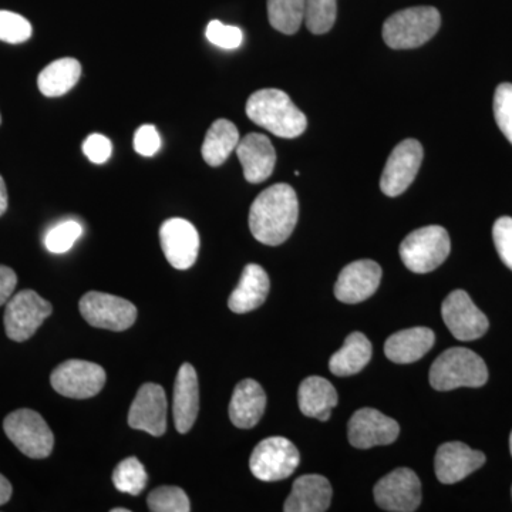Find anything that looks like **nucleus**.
Instances as JSON below:
<instances>
[{
	"label": "nucleus",
	"instance_id": "c03bdc74",
	"mask_svg": "<svg viewBox=\"0 0 512 512\" xmlns=\"http://www.w3.org/2000/svg\"><path fill=\"white\" fill-rule=\"evenodd\" d=\"M510 450H511V456H512V433H511V436H510Z\"/></svg>",
	"mask_w": 512,
	"mask_h": 512
},
{
	"label": "nucleus",
	"instance_id": "393cba45",
	"mask_svg": "<svg viewBox=\"0 0 512 512\" xmlns=\"http://www.w3.org/2000/svg\"><path fill=\"white\" fill-rule=\"evenodd\" d=\"M338 392L329 380L311 376L299 386V409L306 417L328 421L332 410L338 406Z\"/></svg>",
	"mask_w": 512,
	"mask_h": 512
},
{
	"label": "nucleus",
	"instance_id": "e433bc0d",
	"mask_svg": "<svg viewBox=\"0 0 512 512\" xmlns=\"http://www.w3.org/2000/svg\"><path fill=\"white\" fill-rule=\"evenodd\" d=\"M493 239L501 261L512 271V218L501 217L495 221Z\"/></svg>",
	"mask_w": 512,
	"mask_h": 512
},
{
	"label": "nucleus",
	"instance_id": "39448f33",
	"mask_svg": "<svg viewBox=\"0 0 512 512\" xmlns=\"http://www.w3.org/2000/svg\"><path fill=\"white\" fill-rule=\"evenodd\" d=\"M451 251L448 232L440 225L416 229L400 245V258L414 274H427L439 268Z\"/></svg>",
	"mask_w": 512,
	"mask_h": 512
},
{
	"label": "nucleus",
	"instance_id": "dca6fc26",
	"mask_svg": "<svg viewBox=\"0 0 512 512\" xmlns=\"http://www.w3.org/2000/svg\"><path fill=\"white\" fill-rule=\"evenodd\" d=\"M349 443L360 450L389 446L399 437L400 426L396 420L384 416L376 409H360L349 420Z\"/></svg>",
	"mask_w": 512,
	"mask_h": 512
},
{
	"label": "nucleus",
	"instance_id": "6ab92c4d",
	"mask_svg": "<svg viewBox=\"0 0 512 512\" xmlns=\"http://www.w3.org/2000/svg\"><path fill=\"white\" fill-rule=\"evenodd\" d=\"M235 151L244 168V177L248 183H264L274 173L275 148L264 134L251 133L241 138Z\"/></svg>",
	"mask_w": 512,
	"mask_h": 512
},
{
	"label": "nucleus",
	"instance_id": "9b49d317",
	"mask_svg": "<svg viewBox=\"0 0 512 512\" xmlns=\"http://www.w3.org/2000/svg\"><path fill=\"white\" fill-rule=\"evenodd\" d=\"M375 501L384 511L413 512L421 504V483L410 468H397L375 485Z\"/></svg>",
	"mask_w": 512,
	"mask_h": 512
},
{
	"label": "nucleus",
	"instance_id": "a211bd4d",
	"mask_svg": "<svg viewBox=\"0 0 512 512\" xmlns=\"http://www.w3.org/2000/svg\"><path fill=\"white\" fill-rule=\"evenodd\" d=\"M484 464L485 456L481 451L473 450L460 441H451V443H444L437 450L434 468L440 483L456 484Z\"/></svg>",
	"mask_w": 512,
	"mask_h": 512
},
{
	"label": "nucleus",
	"instance_id": "0eeeda50",
	"mask_svg": "<svg viewBox=\"0 0 512 512\" xmlns=\"http://www.w3.org/2000/svg\"><path fill=\"white\" fill-rule=\"evenodd\" d=\"M299 461L301 456L292 441L285 437H268L252 451L249 468L258 480L275 483L291 477Z\"/></svg>",
	"mask_w": 512,
	"mask_h": 512
},
{
	"label": "nucleus",
	"instance_id": "423d86ee",
	"mask_svg": "<svg viewBox=\"0 0 512 512\" xmlns=\"http://www.w3.org/2000/svg\"><path fill=\"white\" fill-rule=\"evenodd\" d=\"M3 430L26 457L43 460L52 454L55 436L35 410L20 409L8 414L3 421Z\"/></svg>",
	"mask_w": 512,
	"mask_h": 512
},
{
	"label": "nucleus",
	"instance_id": "72a5a7b5",
	"mask_svg": "<svg viewBox=\"0 0 512 512\" xmlns=\"http://www.w3.org/2000/svg\"><path fill=\"white\" fill-rule=\"evenodd\" d=\"M33 29L28 19L9 10H0V40L10 45L28 42Z\"/></svg>",
	"mask_w": 512,
	"mask_h": 512
},
{
	"label": "nucleus",
	"instance_id": "412c9836",
	"mask_svg": "<svg viewBox=\"0 0 512 512\" xmlns=\"http://www.w3.org/2000/svg\"><path fill=\"white\" fill-rule=\"evenodd\" d=\"M332 503V485L319 474L299 477L285 501V512H325Z\"/></svg>",
	"mask_w": 512,
	"mask_h": 512
},
{
	"label": "nucleus",
	"instance_id": "f8f14e48",
	"mask_svg": "<svg viewBox=\"0 0 512 512\" xmlns=\"http://www.w3.org/2000/svg\"><path fill=\"white\" fill-rule=\"evenodd\" d=\"M441 316L454 338L463 342L480 339L490 326L487 316L474 305L470 295L461 289L451 292L444 299Z\"/></svg>",
	"mask_w": 512,
	"mask_h": 512
},
{
	"label": "nucleus",
	"instance_id": "aec40b11",
	"mask_svg": "<svg viewBox=\"0 0 512 512\" xmlns=\"http://www.w3.org/2000/svg\"><path fill=\"white\" fill-rule=\"evenodd\" d=\"M200 412V386L194 366L184 363L174 384L173 414L175 429L185 434L192 429Z\"/></svg>",
	"mask_w": 512,
	"mask_h": 512
},
{
	"label": "nucleus",
	"instance_id": "f3484780",
	"mask_svg": "<svg viewBox=\"0 0 512 512\" xmlns=\"http://www.w3.org/2000/svg\"><path fill=\"white\" fill-rule=\"evenodd\" d=\"M382 279V268L375 261L362 259L342 269L335 285V296L343 303L365 302L375 295Z\"/></svg>",
	"mask_w": 512,
	"mask_h": 512
},
{
	"label": "nucleus",
	"instance_id": "58836bf2",
	"mask_svg": "<svg viewBox=\"0 0 512 512\" xmlns=\"http://www.w3.org/2000/svg\"><path fill=\"white\" fill-rule=\"evenodd\" d=\"M84 156L94 164H104L113 153V146L109 138L101 134H90L83 143Z\"/></svg>",
	"mask_w": 512,
	"mask_h": 512
},
{
	"label": "nucleus",
	"instance_id": "20e7f679",
	"mask_svg": "<svg viewBox=\"0 0 512 512\" xmlns=\"http://www.w3.org/2000/svg\"><path fill=\"white\" fill-rule=\"evenodd\" d=\"M440 25V12L431 6L400 10L384 22L383 40L392 49H416L429 42Z\"/></svg>",
	"mask_w": 512,
	"mask_h": 512
},
{
	"label": "nucleus",
	"instance_id": "f257e3e1",
	"mask_svg": "<svg viewBox=\"0 0 512 512\" xmlns=\"http://www.w3.org/2000/svg\"><path fill=\"white\" fill-rule=\"evenodd\" d=\"M299 202L291 185L275 184L252 202L249 229L256 241L278 247L291 237L298 224Z\"/></svg>",
	"mask_w": 512,
	"mask_h": 512
},
{
	"label": "nucleus",
	"instance_id": "473e14b6",
	"mask_svg": "<svg viewBox=\"0 0 512 512\" xmlns=\"http://www.w3.org/2000/svg\"><path fill=\"white\" fill-rule=\"evenodd\" d=\"M83 227L77 221H64L55 225L45 237V247L52 254H66L82 237Z\"/></svg>",
	"mask_w": 512,
	"mask_h": 512
},
{
	"label": "nucleus",
	"instance_id": "37998d69",
	"mask_svg": "<svg viewBox=\"0 0 512 512\" xmlns=\"http://www.w3.org/2000/svg\"><path fill=\"white\" fill-rule=\"evenodd\" d=\"M111 512H128V510L126 508H114Z\"/></svg>",
	"mask_w": 512,
	"mask_h": 512
},
{
	"label": "nucleus",
	"instance_id": "4468645a",
	"mask_svg": "<svg viewBox=\"0 0 512 512\" xmlns=\"http://www.w3.org/2000/svg\"><path fill=\"white\" fill-rule=\"evenodd\" d=\"M167 396L160 384L146 383L138 390L128 412V426L161 437L167 431Z\"/></svg>",
	"mask_w": 512,
	"mask_h": 512
},
{
	"label": "nucleus",
	"instance_id": "6e6552de",
	"mask_svg": "<svg viewBox=\"0 0 512 512\" xmlns=\"http://www.w3.org/2000/svg\"><path fill=\"white\" fill-rule=\"evenodd\" d=\"M52 312V305L32 289L16 293L6 305V335L13 342H26L35 335Z\"/></svg>",
	"mask_w": 512,
	"mask_h": 512
},
{
	"label": "nucleus",
	"instance_id": "bb28decb",
	"mask_svg": "<svg viewBox=\"0 0 512 512\" xmlns=\"http://www.w3.org/2000/svg\"><path fill=\"white\" fill-rule=\"evenodd\" d=\"M82 77V64L73 57H63L46 66L37 77L40 93L60 97L69 93Z\"/></svg>",
	"mask_w": 512,
	"mask_h": 512
},
{
	"label": "nucleus",
	"instance_id": "4c0bfd02",
	"mask_svg": "<svg viewBox=\"0 0 512 512\" xmlns=\"http://www.w3.org/2000/svg\"><path fill=\"white\" fill-rule=\"evenodd\" d=\"M161 148L160 133L153 124H144L134 134V150L140 156L153 157L156 156Z\"/></svg>",
	"mask_w": 512,
	"mask_h": 512
},
{
	"label": "nucleus",
	"instance_id": "f704fd0d",
	"mask_svg": "<svg viewBox=\"0 0 512 512\" xmlns=\"http://www.w3.org/2000/svg\"><path fill=\"white\" fill-rule=\"evenodd\" d=\"M494 116L501 133L512 144V84L501 83L494 94Z\"/></svg>",
	"mask_w": 512,
	"mask_h": 512
},
{
	"label": "nucleus",
	"instance_id": "cd10ccee",
	"mask_svg": "<svg viewBox=\"0 0 512 512\" xmlns=\"http://www.w3.org/2000/svg\"><path fill=\"white\" fill-rule=\"evenodd\" d=\"M239 140L241 138H239L238 128L232 121L225 119L214 121L202 143V158L211 167H220L237 150Z\"/></svg>",
	"mask_w": 512,
	"mask_h": 512
},
{
	"label": "nucleus",
	"instance_id": "ddd939ff",
	"mask_svg": "<svg viewBox=\"0 0 512 512\" xmlns=\"http://www.w3.org/2000/svg\"><path fill=\"white\" fill-rule=\"evenodd\" d=\"M423 161V147L414 138H407L394 147L384 167L380 188L387 197H399L419 173Z\"/></svg>",
	"mask_w": 512,
	"mask_h": 512
},
{
	"label": "nucleus",
	"instance_id": "c756f323",
	"mask_svg": "<svg viewBox=\"0 0 512 512\" xmlns=\"http://www.w3.org/2000/svg\"><path fill=\"white\" fill-rule=\"evenodd\" d=\"M113 484L121 493L140 495L146 490L148 474L136 457L124 458L113 471Z\"/></svg>",
	"mask_w": 512,
	"mask_h": 512
},
{
	"label": "nucleus",
	"instance_id": "c9c22d12",
	"mask_svg": "<svg viewBox=\"0 0 512 512\" xmlns=\"http://www.w3.org/2000/svg\"><path fill=\"white\" fill-rule=\"evenodd\" d=\"M205 36L212 45L225 50L238 49L242 45V40H244L241 29L237 26L224 25L220 20H211L208 23Z\"/></svg>",
	"mask_w": 512,
	"mask_h": 512
},
{
	"label": "nucleus",
	"instance_id": "4be33fe9",
	"mask_svg": "<svg viewBox=\"0 0 512 512\" xmlns=\"http://www.w3.org/2000/svg\"><path fill=\"white\" fill-rule=\"evenodd\" d=\"M266 407V394L261 384L245 379L235 386L229 403V419L238 429H252L261 421Z\"/></svg>",
	"mask_w": 512,
	"mask_h": 512
},
{
	"label": "nucleus",
	"instance_id": "ea45409f",
	"mask_svg": "<svg viewBox=\"0 0 512 512\" xmlns=\"http://www.w3.org/2000/svg\"><path fill=\"white\" fill-rule=\"evenodd\" d=\"M16 285H18V276L15 271L9 266L0 265V306L9 302Z\"/></svg>",
	"mask_w": 512,
	"mask_h": 512
},
{
	"label": "nucleus",
	"instance_id": "49530a36",
	"mask_svg": "<svg viewBox=\"0 0 512 512\" xmlns=\"http://www.w3.org/2000/svg\"><path fill=\"white\" fill-rule=\"evenodd\" d=\"M511 493H512V490H511Z\"/></svg>",
	"mask_w": 512,
	"mask_h": 512
},
{
	"label": "nucleus",
	"instance_id": "f03ea898",
	"mask_svg": "<svg viewBox=\"0 0 512 512\" xmlns=\"http://www.w3.org/2000/svg\"><path fill=\"white\" fill-rule=\"evenodd\" d=\"M247 116L276 137L296 138L305 133L308 120L285 92L258 90L247 101Z\"/></svg>",
	"mask_w": 512,
	"mask_h": 512
},
{
	"label": "nucleus",
	"instance_id": "7c9ffc66",
	"mask_svg": "<svg viewBox=\"0 0 512 512\" xmlns=\"http://www.w3.org/2000/svg\"><path fill=\"white\" fill-rule=\"evenodd\" d=\"M305 23L313 35H323L333 28L338 15V0H305Z\"/></svg>",
	"mask_w": 512,
	"mask_h": 512
},
{
	"label": "nucleus",
	"instance_id": "5701e85b",
	"mask_svg": "<svg viewBox=\"0 0 512 512\" xmlns=\"http://www.w3.org/2000/svg\"><path fill=\"white\" fill-rule=\"evenodd\" d=\"M271 282L262 266L249 264L245 266L235 291L228 299V306L234 313H248L264 305L268 298Z\"/></svg>",
	"mask_w": 512,
	"mask_h": 512
},
{
	"label": "nucleus",
	"instance_id": "b1692460",
	"mask_svg": "<svg viewBox=\"0 0 512 512\" xmlns=\"http://www.w3.org/2000/svg\"><path fill=\"white\" fill-rule=\"evenodd\" d=\"M436 342V335L429 328H412L394 333L384 343L387 359L399 365L417 362L430 352Z\"/></svg>",
	"mask_w": 512,
	"mask_h": 512
},
{
	"label": "nucleus",
	"instance_id": "a878e982",
	"mask_svg": "<svg viewBox=\"0 0 512 512\" xmlns=\"http://www.w3.org/2000/svg\"><path fill=\"white\" fill-rule=\"evenodd\" d=\"M372 343L363 333H350L338 350L329 360V369L333 375L348 377L365 369L372 359Z\"/></svg>",
	"mask_w": 512,
	"mask_h": 512
},
{
	"label": "nucleus",
	"instance_id": "2f4dec72",
	"mask_svg": "<svg viewBox=\"0 0 512 512\" xmlns=\"http://www.w3.org/2000/svg\"><path fill=\"white\" fill-rule=\"evenodd\" d=\"M148 508L153 512H190L191 503L183 488L163 485L151 491L147 498Z\"/></svg>",
	"mask_w": 512,
	"mask_h": 512
},
{
	"label": "nucleus",
	"instance_id": "9d476101",
	"mask_svg": "<svg viewBox=\"0 0 512 512\" xmlns=\"http://www.w3.org/2000/svg\"><path fill=\"white\" fill-rule=\"evenodd\" d=\"M50 383L57 393L69 399H90L106 384L103 367L87 360H67L53 370Z\"/></svg>",
	"mask_w": 512,
	"mask_h": 512
},
{
	"label": "nucleus",
	"instance_id": "a18cd8bd",
	"mask_svg": "<svg viewBox=\"0 0 512 512\" xmlns=\"http://www.w3.org/2000/svg\"><path fill=\"white\" fill-rule=\"evenodd\" d=\"M0 123H2V117H0Z\"/></svg>",
	"mask_w": 512,
	"mask_h": 512
},
{
	"label": "nucleus",
	"instance_id": "c85d7f7f",
	"mask_svg": "<svg viewBox=\"0 0 512 512\" xmlns=\"http://www.w3.org/2000/svg\"><path fill=\"white\" fill-rule=\"evenodd\" d=\"M305 0H268L272 28L284 35H295L305 22Z\"/></svg>",
	"mask_w": 512,
	"mask_h": 512
},
{
	"label": "nucleus",
	"instance_id": "a19ab883",
	"mask_svg": "<svg viewBox=\"0 0 512 512\" xmlns=\"http://www.w3.org/2000/svg\"><path fill=\"white\" fill-rule=\"evenodd\" d=\"M12 484L9 483L8 478L0 474V505L8 503L12 497Z\"/></svg>",
	"mask_w": 512,
	"mask_h": 512
},
{
	"label": "nucleus",
	"instance_id": "7ed1b4c3",
	"mask_svg": "<svg viewBox=\"0 0 512 512\" xmlns=\"http://www.w3.org/2000/svg\"><path fill=\"white\" fill-rule=\"evenodd\" d=\"M488 380L487 365L477 353L466 348H451L441 353L431 365L430 384L439 392L458 387L484 386Z\"/></svg>",
	"mask_w": 512,
	"mask_h": 512
},
{
	"label": "nucleus",
	"instance_id": "79ce46f5",
	"mask_svg": "<svg viewBox=\"0 0 512 512\" xmlns=\"http://www.w3.org/2000/svg\"><path fill=\"white\" fill-rule=\"evenodd\" d=\"M8 205V190H6L5 180L0 175V217L8 210Z\"/></svg>",
	"mask_w": 512,
	"mask_h": 512
},
{
	"label": "nucleus",
	"instance_id": "1a4fd4ad",
	"mask_svg": "<svg viewBox=\"0 0 512 512\" xmlns=\"http://www.w3.org/2000/svg\"><path fill=\"white\" fill-rule=\"evenodd\" d=\"M80 312L94 328L124 332L137 320V308L127 299L104 292H89L80 299Z\"/></svg>",
	"mask_w": 512,
	"mask_h": 512
},
{
	"label": "nucleus",
	"instance_id": "2eb2a0df",
	"mask_svg": "<svg viewBox=\"0 0 512 512\" xmlns=\"http://www.w3.org/2000/svg\"><path fill=\"white\" fill-rule=\"evenodd\" d=\"M161 248L167 261L175 269H190L200 252V235L190 221L171 218L160 228Z\"/></svg>",
	"mask_w": 512,
	"mask_h": 512
}]
</instances>
